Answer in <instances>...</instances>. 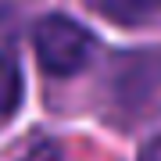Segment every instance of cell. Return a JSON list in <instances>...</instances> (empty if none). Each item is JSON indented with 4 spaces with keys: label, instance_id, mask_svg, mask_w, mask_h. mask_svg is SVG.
<instances>
[{
    "label": "cell",
    "instance_id": "cell-1",
    "mask_svg": "<svg viewBox=\"0 0 161 161\" xmlns=\"http://www.w3.org/2000/svg\"><path fill=\"white\" fill-rule=\"evenodd\" d=\"M32 47H36L40 68L50 75H75L93 58V36L79 22H72L68 14L40 18V25L32 32Z\"/></svg>",
    "mask_w": 161,
    "mask_h": 161
},
{
    "label": "cell",
    "instance_id": "cell-2",
    "mask_svg": "<svg viewBox=\"0 0 161 161\" xmlns=\"http://www.w3.org/2000/svg\"><path fill=\"white\" fill-rule=\"evenodd\" d=\"M100 14L118 25H140L161 11V0H97Z\"/></svg>",
    "mask_w": 161,
    "mask_h": 161
},
{
    "label": "cell",
    "instance_id": "cell-3",
    "mask_svg": "<svg viewBox=\"0 0 161 161\" xmlns=\"http://www.w3.org/2000/svg\"><path fill=\"white\" fill-rule=\"evenodd\" d=\"M22 104V72H18L14 58L0 54V118L14 115Z\"/></svg>",
    "mask_w": 161,
    "mask_h": 161
},
{
    "label": "cell",
    "instance_id": "cell-4",
    "mask_svg": "<svg viewBox=\"0 0 161 161\" xmlns=\"http://www.w3.org/2000/svg\"><path fill=\"white\" fill-rule=\"evenodd\" d=\"M18 161H64V154H61V147L54 140H36Z\"/></svg>",
    "mask_w": 161,
    "mask_h": 161
},
{
    "label": "cell",
    "instance_id": "cell-5",
    "mask_svg": "<svg viewBox=\"0 0 161 161\" xmlns=\"http://www.w3.org/2000/svg\"><path fill=\"white\" fill-rule=\"evenodd\" d=\"M140 161H161V136H158V140H150V143L143 147Z\"/></svg>",
    "mask_w": 161,
    "mask_h": 161
}]
</instances>
